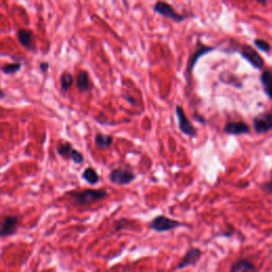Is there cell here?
Returning <instances> with one entry per match:
<instances>
[{"mask_svg":"<svg viewBox=\"0 0 272 272\" xmlns=\"http://www.w3.org/2000/svg\"><path fill=\"white\" fill-rule=\"evenodd\" d=\"M229 272H256V267L248 259L241 258L231 265Z\"/></svg>","mask_w":272,"mask_h":272,"instance_id":"4fadbf2b","label":"cell"},{"mask_svg":"<svg viewBox=\"0 0 272 272\" xmlns=\"http://www.w3.org/2000/svg\"><path fill=\"white\" fill-rule=\"evenodd\" d=\"M125 98H126L127 100H129V101H130V103H133V104L135 103V100H134L133 98H130V97H125Z\"/></svg>","mask_w":272,"mask_h":272,"instance_id":"4316f807","label":"cell"},{"mask_svg":"<svg viewBox=\"0 0 272 272\" xmlns=\"http://www.w3.org/2000/svg\"><path fill=\"white\" fill-rule=\"evenodd\" d=\"M40 69L42 72H47L49 69V63L48 62H42L40 63Z\"/></svg>","mask_w":272,"mask_h":272,"instance_id":"d4e9b609","label":"cell"},{"mask_svg":"<svg viewBox=\"0 0 272 272\" xmlns=\"http://www.w3.org/2000/svg\"><path fill=\"white\" fill-rule=\"evenodd\" d=\"M237 52H239V54L243 56L244 59H246L247 61L255 68V69H263L265 62H264V59L262 57V55L256 51L254 48H252L249 45L245 44L241 46Z\"/></svg>","mask_w":272,"mask_h":272,"instance_id":"8992f818","label":"cell"},{"mask_svg":"<svg viewBox=\"0 0 272 272\" xmlns=\"http://www.w3.org/2000/svg\"><path fill=\"white\" fill-rule=\"evenodd\" d=\"M261 188H262V190L264 191V192H266V193H272V180H270V181H268V182H265V183H263L262 185H261Z\"/></svg>","mask_w":272,"mask_h":272,"instance_id":"cb8c5ba5","label":"cell"},{"mask_svg":"<svg viewBox=\"0 0 272 272\" xmlns=\"http://www.w3.org/2000/svg\"><path fill=\"white\" fill-rule=\"evenodd\" d=\"M214 50H215L214 47L205 46V45L199 43V44L197 45V48H196V50L193 51V53L191 54V56H190V59H189V61H188V65H187L188 73H189V74H192L193 67H195L196 64H197L198 60H199L201 56H203V55H205V54H207V53H209V52H211V51H214Z\"/></svg>","mask_w":272,"mask_h":272,"instance_id":"8fae6325","label":"cell"},{"mask_svg":"<svg viewBox=\"0 0 272 272\" xmlns=\"http://www.w3.org/2000/svg\"><path fill=\"white\" fill-rule=\"evenodd\" d=\"M21 68H22V63L15 62V63H11V64H7V65L3 66L2 71L6 74H14V73H16L17 71H20Z\"/></svg>","mask_w":272,"mask_h":272,"instance_id":"44dd1931","label":"cell"},{"mask_svg":"<svg viewBox=\"0 0 272 272\" xmlns=\"http://www.w3.org/2000/svg\"><path fill=\"white\" fill-rule=\"evenodd\" d=\"M72 84H73L72 74L68 71L63 72L61 74V77H60V86H61L62 90L67 92V90L72 86Z\"/></svg>","mask_w":272,"mask_h":272,"instance_id":"ac0fdd59","label":"cell"},{"mask_svg":"<svg viewBox=\"0 0 272 272\" xmlns=\"http://www.w3.org/2000/svg\"><path fill=\"white\" fill-rule=\"evenodd\" d=\"M109 196V192L105 189H84L71 195V201L74 205L86 206L98 201L105 199Z\"/></svg>","mask_w":272,"mask_h":272,"instance_id":"6da1fadb","label":"cell"},{"mask_svg":"<svg viewBox=\"0 0 272 272\" xmlns=\"http://www.w3.org/2000/svg\"><path fill=\"white\" fill-rule=\"evenodd\" d=\"M176 115L178 118V123H179V128L180 131L182 132L183 134H185L186 136H189V138H196L197 136L198 132L196 130V128L193 127V125L189 122V119L187 118L184 110L182 107H180V105H177L176 107Z\"/></svg>","mask_w":272,"mask_h":272,"instance_id":"9c48e42d","label":"cell"},{"mask_svg":"<svg viewBox=\"0 0 272 272\" xmlns=\"http://www.w3.org/2000/svg\"><path fill=\"white\" fill-rule=\"evenodd\" d=\"M153 11L154 13L162 15V16H164L165 18H169L174 23H182L186 20L185 15L177 13L169 4L164 2L157 3L153 6Z\"/></svg>","mask_w":272,"mask_h":272,"instance_id":"52a82bcc","label":"cell"},{"mask_svg":"<svg viewBox=\"0 0 272 272\" xmlns=\"http://www.w3.org/2000/svg\"><path fill=\"white\" fill-rule=\"evenodd\" d=\"M21 219L17 215H7L0 218V237H9L16 234Z\"/></svg>","mask_w":272,"mask_h":272,"instance_id":"3957f363","label":"cell"},{"mask_svg":"<svg viewBox=\"0 0 272 272\" xmlns=\"http://www.w3.org/2000/svg\"><path fill=\"white\" fill-rule=\"evenodd\" d=\"M95 145L100 148V149H108L112 146L113 142H114V138L112 135H107V134H102V133H98L95 136Z\"/></svg>","mask_w":272,"mask_h":272,"instance_id":"2e32d148","label":"cell"},{"mask_svg":"<svg viewBox=\"0 0 272 272\" xmlns=\"http://www.w3.org/2000/svg\"><path fill=\"white\" fill-rule=\"evenodd\" d=\"M75 84H77V88L81 93H86L92 89V83H90V80H89V74L86 70L79 71V73L77 74Z\"/></svg>","mask_w":272,"mask_h":272,"instance_id":"5bb4252c","label":"cell"},{"mask_svg":"<svg viewBox=\"0 0 272 272\" xmlns=\"http://www.w3.org/2000/svg\"><path fill=\"white\" fill-rule=\"evenodd\" d=\"M69 160H71L74 164H82L83 161H84V156L80 152L79 150L73 148L72 151H71V154H70Z\"/></svg>","mask_w":272,"mask_h":272,"instance_id":"7402d4cb","label":"cell"},{"mask_svg":"<svg viewBox=\"0 0 272 272\" xmlns=\"http://www.w3.org/2000/svg\"><path fill=\"white\" fill-rule=\"evenodd\" d=\"M261 83L266 96L272 100V70L265 69L261 73Z\"/></svg>","mask_w":272,"mask_h":272,"instance_id":"9a60e30c","label":"cell"},{"mask_svg":"<svg viewBox=\"0 0 272 272\" xmlns=\"http://www.w3.org/2000/svg\"><path fill=\"white\" fill-rule=\"evenodd\" d=\"M109 178H110V181L113 184L124 186V185H129L130 183H132L133 181L135 180L136 176L129 168L119 167V168L113 169L111 171Z\"/></svg>","mask_w":272,"mask_h":272,"instance_id":"5b68a950","label":"cell"},{"mask_svg":"<svg viewBox=\"0 0 272 272\" xmlns=\"http://www.w3.org/2000/svg\"><path fill=\"white\" fill-rule=\"evenodd\" d=\"M130 224H131V221L129 219H120L115 224V231L118 232V231L125 230V229L128 228Z\"/></svg>","mask_w":272,"mask_h":272,"instance_id":"603a6c76","label":"cell"},{"mask_svg":"<svg viewBox=\"0 0 272 272\" xmlns=\"http://www.w3.org/2000/svg\"><path fill=\"white\" fill-rule=\"evenodd\" d=\"M4 98H6V94H5L4 90L2 89V87H0V99H4Z\"/></svg>","mask_w":272,"mask_h":272,"instance_id":"484cf974","label":"cell"},{"mask_svg":"<svg viewBox=\"0 0 272 272\" xmlns=\"http://www.w3.org/2000/svg\"><path fill=\"white\" fill-rule=\"evenodd\" d=\"M82 179L89 184V185H96L99 183L100 177L97 171L93 167H87L82 172Z\"/></svg>","mask_w":272,"mask_h":272,"instance_id":"e0dca14e","label":"cell"},{"mask_svg":"<svg viewBox=\"0 0 272 272\" xmlns=\"http://www.w3.org/2000/svg\"><path fill=\"white\" fill-rule=\"evenodd\" d=\"M202 255H203V251L201 249L196 248V247L188 248L183 258L180 260L178 265L176 266V269L182 270L187 267H195L200 262Z\"/></svg>","mask_w":272,"mask_h":272,"instance_id":"277c9868","label":"cell"},{"mask_svg":"<svg viewBox=\"0 0 272 272\" xmlns=\"http://www.w3.org/2000/svg\"><path fill=\"white\" fill-rule=\"evenodd\" d=\"M223 131L226 134L236 136V135L249 134L251 132V128L245 122H229L225 124Z\"/></svg>","mask_w":272,"mask_h":272,"instance_id":"7c38bea8","label":"cell"},{"mask_svg":"<svg viewBox=\"0 0 272 272\" xmlns=\"http://www.w3.org/2000/svg\"><path fill=\"white\" fill-rule=\"evenodd\" d=\"M255 47L258 48L259 50L265 52V53H269L271 51V45L269 42L265 41V40H262V38H255L253 41Z\"/></svg>","mask_w":272,"mask_h":272,"instance_id":"ffe728a7","label":"cell"},{"mask_svg":"<svg viewBox=\"0 0 272 272\" xmlns=\"http://www.w3.org/2000/svg\"><path fill=\"white\" fill-rule=\"evenodd\" d=\"M16 37H17L20 44L27 50L31 51V52H34L36 50L35 36H34V33L31 31V30L20 29L16 33Z\"/></svg>","mask_w":272,"mask_h":272,"instance_id":"30bf717a","label":"cell"},{"mask_svg":"<svg viewBox=\"0 0 272 272\" xmlns=\"http://www.w3.org/2000/svg\"><path fill=\"white\" fill-rule=\"evenodd\" d=\"M181 226H183L182 222L171 219V218H168L164 215H160V216L154 217L149 223V229L157 232V233L170 232L172 230L181 228Z\"/></svg>","mask_w":272,"mask_h":272,"instance_id":"7a4b0ae2","label":"cell"},{"mask_svg":"<svg viewBox=\"0 0 272 272\" xmlns=\"http://www.w3.org/2000/svg\"><path fill=\"white\" fill-rule=\"evenodd\" d=\"M253 129L256 134H265L272 131V110L255 116L253 118Z\"/></svg>","mask_w":272,"mask_h":272,"instance_id":"ba28073f","label":"cell"},{"mask_svg":"<svg viewBox=\"0 0 272 272\" xmlns=\"http://www.w3.org/2000/svg\"><path fill=\"white\" fill-rule=\"evenodd\" d=\"M73 147L71 146L70 143H64L62 145H59L56 147V152L59 156L63 157L64 159H69L70 154H71V151H72Z\"/></svg>","mask_w":272,"mask_h":272,"instance_id":"d6986e66","label":"cell"}]
</instances>
